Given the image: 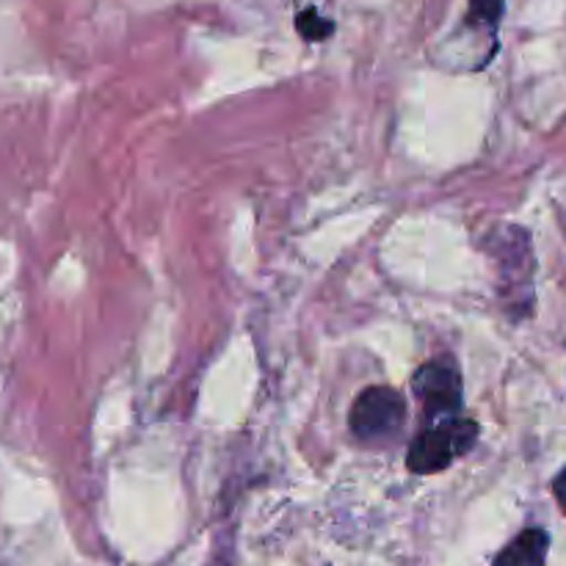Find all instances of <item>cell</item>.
<instances>
[{"label":"cell","instance_id":"6da1fadb","mask_svg":"<svg viewBox=\"0 0 566 566\" xmlns=\"http://www.w3.org/2000/svg\"><path fill=\"white\" fill-rule=\"evenodd\" d=\"M479 423L470 418L442 420V423H429L412 440L407 453V468L418 475H434L451 468L457 459L470 453L479 442Z\"/></svg>","mask_w":566,"mask_h":566},{"label":"cell","instance_id":"7a4b0ae2","mask_svg":"<svg viewBox=\"0 0 566 566\" xmlns=\"http://www.w3.org/2000/svg\"><path fill=\"white\" fill-rule=\"evenodd\" d=\"M407 426V398L396 387H365L352 403L348 429L363 446L385 448Z\"/></svg>","mask_w":566,"mask_h":566},{"label":"cell","instance_id":"3957f363","mask_svg":"<svg viewBox=\"0 0 566 566\" xmlns=\"http://www.w3.org/2000/svg\"><path fill=\"white\" fill-rule=\"evenodd\" d=\"M412 390L423 407V423H442L462 415V374L451 357H437L420 365L412 376Z\"/></svg>","mask_w":566,"mask_h":566},{"label":"cell","instance_id":"277c9868","mask_svg":"<svg viewBox=\"0 0 566 566\" xmlns=\"http://www.w3.org/2000/svg\"><path fill=\"white\" fill-rule=\"evenodd\" d=\"M547 551H551V536L542 528H528L517 536L509 547H503L501 556L492 566H545Z\"/></svg>","mask_w":566,"mask_h":566},{"label":"cell","instance_id":"5b68a950","mask_svg":"<svg viewBox=\"0 0 566 566\" xmlns=\"http://www.w3.org/2000/svg\"><path fill=\"white\" fill-rule=\"evenodd\" d=\"M296 31L298 36H304L307 42H324V39H329L332 33H335V22L310 6V9H302L296 14Z\"/></svg>","mask_w":566,"mask_h":566},{"label":"cell","instance_id":"8992f818","mask_svg":"<svg viewBox=\"0 0 566 566\" xmlns=\"http://www.w3.org/2000/svg\"><path fill=\"white\" fill-rule=\"evenodd\" d=\"M503 17V0H470L468 22L470 25H486L495 31Z\"/></svg>","mask_w":566,"mask_h":566},{"label":"cell","instance_id":"52a82bcc","mask_svg":"<svg viewBox=\"0 0 566 566\" xmlns=\"http://www.w3.org/2000/svg\"><path fill=\"white\" fill-rule=\"evenodd\" d=\"M553 495H556L558 506H562V512L566 514V468L556 475V481H553Z\"/></svg>","mask_w":566,"mask_h":566}]
</instances>
